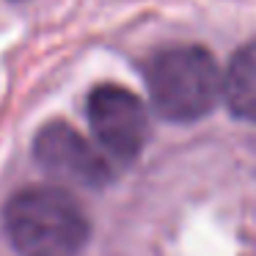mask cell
Masks as SVG:
<instances>
[{
    "mask_svg": "<svg viewBox=\"0 0 256 256\" xmlns=\"http://www.w3.org/2000/svg\"><path fill=\"white\" fill-rule=\"evenodd\" d=\"M34 157L50 176L80 188H102L110 182L108 160L64 122H50L34 140Z\"/></svg>",
    "mask_w": 256,
    "mask_h": 256,
    "instance_id": "277c9868",
    "label": "cell"
},
{
    "mask_svg": "<svg viewBox=\"0 0 256 256\" xmlns=\"http://www.w3.org/2000/svg\"><path fill=\"white\" fill-rule=\"evenodd\" d=\"M88 122L96 140L116 160H135L149 140V113L144 102L130 88L116 83H102L86 102Z\"/></svg>",
    "mask_w": 256,
    "mask_h": 256,
    "instance_id": "3957f363",
    "label": "cell"
},
{
    "mask_svg": "<svg viewBox=\"0 0 256 256\" xmlns=\"http://www.w3.org/2000/svg\"><path fill=\"white\" fill-rule=\"evenodd\" d=\"M146 86L154 110L176 124L204 118L223 96V74L204 47H166L146 64Z\"/></svg>",
    "mask_w": 256,
    "mask_h": 256,
    "instance_id": "7a4b0ae2",
    "label": "cell"
},
{
    "mask_svg": "<svg viewBox=\"0 0 256 256\" xmlns=\"http://www.w3.org/2000/svg\"><path fill=\"white\" fill-rule=\"evenodd\" d=\"M223 96L234 116L256 124V42L234 52L223 78Z\"/></svg>",
    "mask_w": 256,
    "mask_h": 256,
    "instance_id": "5b68a950",
    "label": "cell"
},
{
    "mask_svg": "<svg viewBox=\"0 0 256 256\" xmlns=\"http://www.w3.org/2000/svg\"><path fill=\"white\" fill-rule=\"evenodd\" d=\"M3 226L22 256H78L91 234L80 201L47 184L14 193L3 212Z\"/></svg>",
    "mask_w": 256,
    "mask_h": 256,
    "instance_id": "6da1fadb",
    "label": "cell"
}]
</instances>
